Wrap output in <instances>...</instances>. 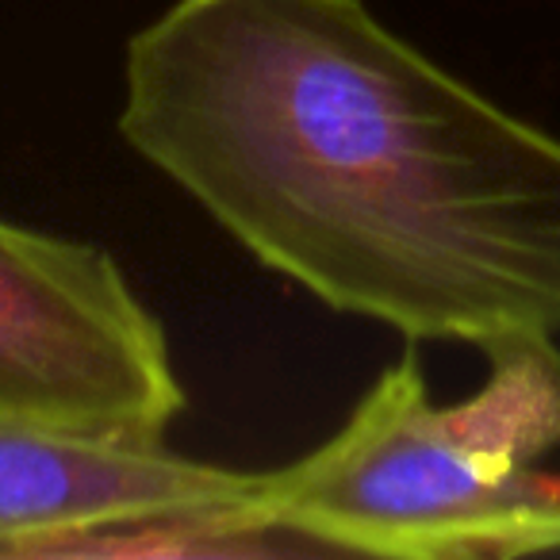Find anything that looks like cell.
Masks as SVG:
<instances>
[{"instance_id":"obj_1","label":"cell","mask_w":560,"mask_h":560,"mask_svg":"<svg viewBox=\"0 0 560 560\" xmlns=\"http://www.w3.org/2000/svg\"><path fill=\"white\" fill-rule=\"evenodd\" d=\"M119 135L231 238L407 342L560 335V139L361 0H173Z\"/></svg>"},{"instance_id":"obj_2","label":"cell","mask_w":560,"mask_h":560,"mask_svg":"<svg viewBox=\"0 0 560 560\" xmlns=\"http://www.w3.org/2000/svg\"><path fill=\"white\" fill-rule=\"evenodd\" d=\"M488 381L457 404L430 396L415 342L335 438L261 472L254 511L315 552L404 560L529 557L560 549L557 335L491 342Z\"/></svg>"},{"instance_id":"obj_3","label":"cell","mask_w":560,"mask_h":560,"mask_svg":"<svg viewBox=\"0 0 560 560\" xmlns=\"http://www.w3.org/2000/svg\"><path fill=\"white\" fill-rule=\"evenodd\" d=\"M188 396L108 249L0 219V415L165 442Z\"/></svg>"},{"instance_id":"obj_4","label":"cell","mask_w":560,"mask_h":560,"mask_svg":"<svg viewBox=\"0 0 560 560\" xmlns=\"http://www.w3.org/2000/svg\"><path fill=\"white\" fill-rule=\"evenodd\" d=\"M261 472L203 465L165 442H119L0 415V557H32L47 537L173 506L238 503Z\"/></svg>"}]
</instances>
